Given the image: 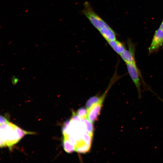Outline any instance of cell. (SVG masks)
Returning a JSON list of instances; mask_svg holds the SVG:
<instances>
[{
  "label": "cell",
  "instance_id": "obj_16",
  "mask_svg": "<svg viewBox=\"0 0 163 163\" xmlns=\"http://www.w3.org/2000/svg\"><path fill=\"white\" fill-rule=\"evenodd\" d=\"M159 28L163 31V20L160 25Z\"/></svg>",
  "mask_w": 163,
  "mask_h": 163
},
{
  "label": "cell",
  "instance_id": "obj_9",
  "mask_svg": "<svg viewBox=\"0 0 163 163\" xmlns=\"http://www.w3.org/2000/svg\"><path fill=\"white\" fill-rule=\"evenodd\" d=\"M63 146L67 153H71L75 151V146L70 142L67 137L64 136H63Z\"/></svg>",
  "mask_w": 163,
  "mask_h": 163
},
{
  "label": "cell",
  "instance_id": "obj_2",
  "mask_svg": "<svg viewBox=\"0 0 163 163\" xmlns=\"http://www.w3.org/2000/svg\"><path fill=\"white\" fill-rule=\"evenodd\" d=\"M114 83L115 81L112 79H111L107 89L100 96L99 101L87 110V119L92 123H93L97 120L99 114L103 103L106 95Z\"/></svg>",
  "mask_w": 163,
  "mask_h": 163
},
{
  "label": "cell",
  "instance_id": "obj_14",
  "mask_svg": "<svg viewBox=\"0 0 163 163\" xmlns=\"http://www.w3.org/2000/svg\"><path fill=\"white\" fill-rule=\"evenodd\" d=\"M0 125L7 123L10 122L5 117L1 115L0 116Z\"/></svg>",
  "mask_w": 163,
  "mask_h": 163
},
{
  "label": "cell",
  "instance_id": "obj_1",
  "mask_svg": "<svg viewBox=\"0 0 163 163\" xmlns=\"http://www.w3.org/2000/svg\"><path fill=\"white\" fill-rule=\"evenodd\" d=\"M34 133L24 130L15 125L9 122L0 125V147L7 146L11 149L25 135Z\"/></svg>",
  "mask_w": 163,
  "mask_h": 163
},
{
  "label": "cell",
  "instance_id": "obj_13",
  "mask_svg": "<svg viewBox=\"0 0 163 163\" xmlns=\"http://www.w3.org/2000/svg\"><path fill=\"white\" fill-rule=\"evenodd\" d=\"M86 109L84 107L80 108L77 110V115L82 119L87 118L88 112Z\"/></svg>",
  "mask_w": 163,
  "mask_h": 163
},
{
  "label": "cell",
  "instance_id": "obj_4",
  "mask_svg": "<svg viewBox=\"0 0 163 163\" xmlns=\"http://www.w3.org/2000/svg\"><path fill=\"white\" fill-rule=\"evenodd\" d=\"M163 45V31L160 28L154 34L152 41L148 48V54L157 52Z\"/></svg>",
  "mask_w": 163,
  "mask_h": 163
},
{
  "label": "cell",
  "instance_id": "obj_7",
  "mask_svg": "<svg viewBox=\"0 0 163 163\" xmlns=\"http://www.w3.org/2000/svg\"><path fill=\"white\" fill-rule=\"evenodd\" d=\"M99 31L107 42L116 40L115 32L109 25L102 27Z\"/></svg>",
  "mask_w": 163,
  "mask_h": 163
},
{
  "label": "cell",
  "instance_id": "obj_3",
  "mask_svg": "<svg viewBox=\"0 0 163 163\" xmlns=\"http://www.w3.org/2000/svg\"><path fill=\"white\" fill-rule=\"evenodd\" d=\"M82 12L98 30L102 27L108 25L94 11L90 4L87 2H86L84 4V8Z\"/></svg>",
  "mask_w": 163,
  "mask_h": 163
},
{
  "label": "cell",
  "instance_id": "obj_6",
  "mask_svg": "<svg viewBox=\"0 0 163 163\" xmlns=\"http://www.w3.org/2000/svg\"><path fill=\"white\" fill-rule=\"evenodd\" d=\"M127 43L128 50L126 49L120 55L126 64H136L135 46L130 40H128Z\"/></svg>",
  "mask_w": 163,
  "mask_h": 163
},
{
  "label": "cell",
  "instance_id": "obj_11",
  "mask_svg": "<svg viewBox=\"0 0 163 163\" xmlns=\"http://www.w3.org/2000/svg\"><path fill=\"white\" fill-rule=\"evenodd\" d=\"M100 96L96 95L90 98L86 103L87 110L93 104L97 103L99 100Z\"/></svg>",
  "mask_w": 163,
  "mask_h": 163
},
{
  "label": "cell",
  "instance_id": "obj_5",
  "mask_svg": "<svg viewBox=\"0 0 163 163\" xmlns=\"http://www.w3.org/2000/svg\"><path fill=\"white\" fill-rule=\"evenodd\" d=\"M126 66L129 74L137 89L139 96L140 97L141 86L139 78L140 72L136 64H126Z\"/></svg>",
  "mask_w": 163,
  "mask_h": 163
},
{
  "label": "cell",
  "instance_id": "obj_15",
  "mask_svg": "<svg viewBox=\"0 0 163 163\" xmlns=\"http://www.w3.org/2000/svg\"><path fill=\"white\" fill-rule=\"evenodd\" d=\"M19 81V79L15 76H13L11 78V82L13 85H15Z\"/></svg>",
  "mask_w": 163,
  "mask_h": 163
},
{
  "label": "cell",
  "instance_id": "obj_10",
  "mask_svg": "<svg viewBox=\"0 0 163 163\" xmlns=\"http://www.w3.org/2000/svg\"><path fill=\"white\" fill-rule=\"evenodd\" d=\"M82 120L85 123L86 132L92 137L94 128L92 123L87 118Z\"/></svg>",
  "mask_w": 163,
  "mask_h": 163
},
{
  "label": "cell",
  "instance_id": "obj_8",
  "mask_svg": "<svg viewBox=\"0 0 163 163\" xmlns=\"http://www.w3.org/2000/svg\"><path fill=\"white\" fill-rule=\"evenodd\" d=\"M108 43L114 51L119 55L126 49L123 43L117 40L108 42Z\"/></svg>",
  "mask_w": 163,
  "mask_h": 163
},
{
  "label": "cell",
  "instance_id": "obj_12",
  "mask_svg": "<svg viewBox=\"0 0 163 163\" xmlns=\"http://www.w3.org/2000/svg\"><path fill=\"white\" fill-rule=\"evenodd\" d=\"M90 146L85 143L83 144L75 147V151L80 153H84L88 151Z\"/></svg>",
  "mask_w": 163,
  "mask_h": 163
}]
</instances>
